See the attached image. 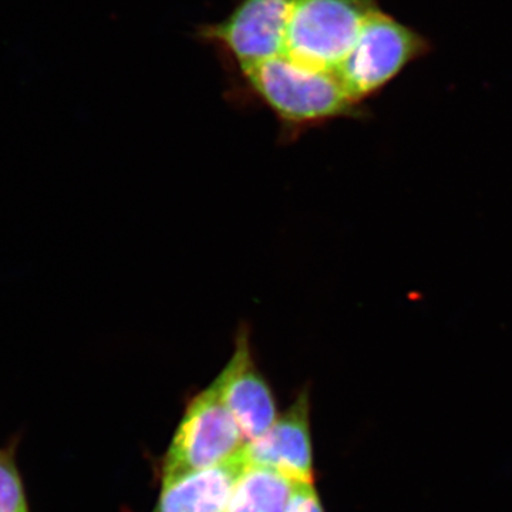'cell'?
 I'll use <instances>...</instances> for the list:
<instances>
[{
  "instance_id": "3957f363",
  "label": "cell",
  "mask_w": 512,
  "mask_h": 512,
  "mask_svg": "<svg viewBox=\"0 0 512 512\" xmlns=\"http://www.w3.org/2000/svg\"><path fill=\"white\" fill-rule=\"evenodd\" d=\"M380 0H295L284 56L336 74Z\"/></svg>"
},
{
  "instance_id": "277c9868",
  "label": "cell",
  "mask_w": 512,
  "mask_h": 512,
  "mask_svg": "<svg viewBox=\"0 0 512 512\" xmlns=\"http://www.w3.org/2000/svg\"><path fill=\"white\" fill-rule=\"evenodd\" d=\"M247 446L214 384L192 397L161 460V484L242 456Z\"/></svg>"
},
{
  "instance_id": "9c48e42d",
  "label": "cell",
  "mask_w": 512,
  "mask_h": 512,
  "mask_svg": "<svg viewBox=\"0 0 512 512\" xmlns=\"http://www.w3.org/2000/svg\"><path fill=\"white\" fill-rule=\"evenodd\" d=\"M293 484L278 471L245 463L225 512H286Z\"/></svg>"
},
{
  "instance_id": "52a82bcc",
  "label": "cell",
  "mask_w": 512,
  "mask_h": 512,
  "mask_svg": "<svg viewBox=\"0 0 512 512\" xmlns=\"http://www.w3.org/2000/svg\"><path fill=\"white\" fill-rule=\"evenodd\" d=\"M242 456L245 463L271 468L292 483H315L309 390H301L261 437L249 441Z\"/></svg>"
},
{
  "instance_id": "7a4b0ae2",
  "label": "cell",
  "mask_w": 512,
  "mask_h": 512,
  "mask_svg": "<svg viewBox=\"0 0 512 512\" xmlns=\"http://www.w3.org/2000/svg\"><path fill=\"white\" fill-rule=\"evenodd\" d=\"M431 43L382 8L370 13L352 52L336 70L356 104L382 92L409 64L429 55Z\"/></svg>"
},
{
  "instance_id": "8fae6325",
  "label": "cell",
  "mask_w": 512,
  "mask_h": 512,
  "mask_svg": "<svg viewBox=\"0 0 512 512\" xmlns=\"http://www.w3.org/2000/svg\"><path fill=\"white\" fill-rule=\"evenodd\" d=\"M286 512H325L315 483L293 484Z\"/></svg>"
},
{
  "instance_id": "30bf717a",
  "label": "cell",
  "mask_w": 512,
  "mask_h": 512,
  "mask_svg": "<svg viewBox=\"0 0 512 512\" xmlns=\"http://www.w3.org/2000/svg\"><path fill=\"white\" fill-rule=\"evenodd\" d=\"M15 454L16 441L0 448V512H29Z\"/></svg>"
},
{
  "instance_id": "6da1fadb",
  "label": "cell",
  "mask_w": 512,
  "mask_h": 512,
  "mask_svg": "<svg viewBox=\"0 0 512 512\" xmlns=\"http://www.w3.org/2000/svg\"><path fill=\"white\" fill-rule=\"evenodd\" d=\"M237 73L245 89L285 126H315L360 111L335 73L303 66L284 55Z\"/></svg>"
},
{
  "instance_id": "ba28073f",
  "label": "cell",
  "mask_w": 512,
  "mask_h": 512,
  "mask_svg": "<svg viewBox=\"0 0 512 512\" xmlns=\"http://www.w3.org/2000/svg\"><path fill=\"white\" fill-rule=\"evenodd\" d=\"M244 456L161 484L153 512H225Z\"/></svg>"
},
{
  "instance_id": "5b68a950",
  "label": "cell",
  "mask_w": 512,
  "mask_h": 512,
  "mask_svg": "<svg viewBox=\"0 0 512 512\" xmlns=\"http://www.w3.org/2000/svg\"><path fill=\"white\" fill-rule=\"evenodd\" d=\"M295 0H238L220 22L195 29L197 42L214 49L235 70L284 55Z\"/></svg>"
},
{
  "instance_id": "8992f818",
  "label": "cell",
  "mask_w": 512,
  "mask_h": 512,
  "mask_svg": "<svg viewBox=\"0 0 512 512\" xmlns=\"http://www.w3.org/2000/svg\"><path fill=\"white\" fill-rule=\"evenodd\" d=\"M212 384L247 443L261 437L278 419L274 393L256 366L248 330L238 332L234 352Z\"/></svg>"
}]
</instances>
